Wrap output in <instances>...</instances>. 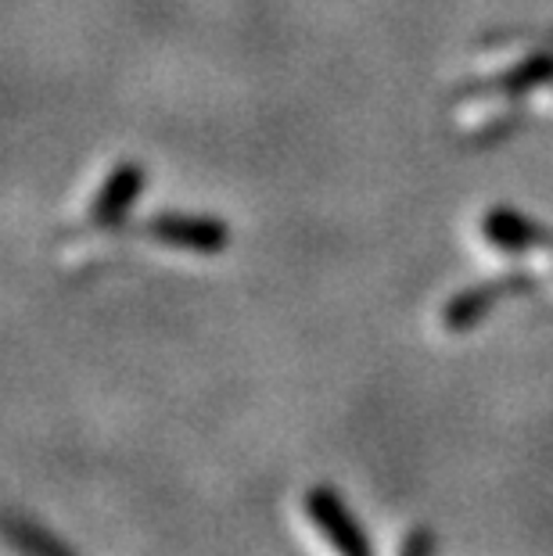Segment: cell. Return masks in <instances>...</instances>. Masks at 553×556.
<instances>
[{
    "mask_svg": "<svg viewBox=\"0 0 553 556\" xmlns=\"http://www.w3.org/2000/svg\"><path fill=\"white\" fill-rule=\"evenodd\" d=\"M399 556H435V539H431V531L417 528L414 535H410V539L403 542V549H399Z\"/></svg>",
    "mask_w": 553,
    "mask_h": 556,
    "instance_id": "cell-2",
    "label": "cell"
},
{
    "mask_svg": "<svg viewBox=\"0 0 553 556\" xmlns=\"http://www.w3.org/2000/svg\"><path fill=\"white\" fill-rule=\"evenodd\" d=\"M305 514L324 531V539L331 542L338 556H374L360 520L349 514V506L331 489H313L305 495Z\"/></svg>",
    "mask_w": 553,
    "mask_h": 556,
    "instance_id": "cell-1",
    "label": "cell"
}]
</instances>
